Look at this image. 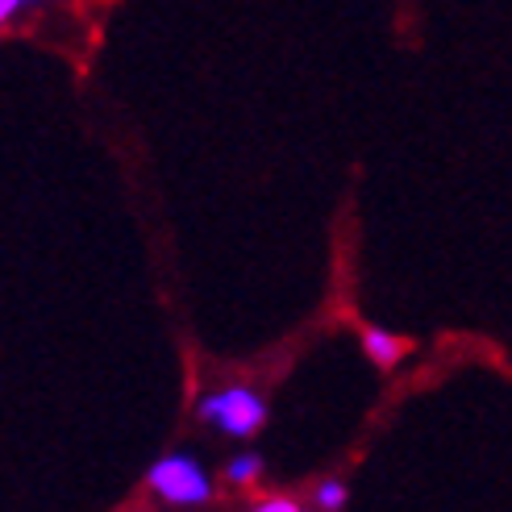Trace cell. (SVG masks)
<instances>
[{"label": "cell", "instance_id": "2", "mask_svg": "<svg viewBox=\"0 0 512 512\" xmlns=\"http://www.w3.org/2000/svg\"><path fill=\"white\" fill-rule=\"evenodd\" d=\"M200 413L213 417L225 433H234V438H246V433H254V429L263 425V400L254 396V392H246V388H234V392H225V396L204 400Z\"/></svg>", "mask_w": 512, "mask_h": 512}, {"label": "cell", "instance_id": "4", "mask_svg": "<svg viewBox=\"0 0 512 512\" xmlns=\"http://www.w3.org/2000/svg\"><path fill=\"white\" fill-rule=\"evenodd\" d=\"M259 471H263V463H259V458H254V454L238 458V463H229V479H234V483H250L254 475H259Z\"/></svg>", "mask_w": 512, "mask_h": 512}, {"label": "cell", "instance_id": "6", "mask_svg": "<svg viewBox=\"0 0 512 512\" xmlns=\"http://www.w3.org/2000/svg\"><path fill=\"white\" fill-rule=\"evenodd\" d=\"M17 9H25L21 0H0V25H5L9 17H17Z\"/></svg>", "mask_w": 512, "mask_h": 512}, {"label": "cell", "instance_id": "3", "mask_svg": "<svg viewBox=\"0 0 512 512\" xmlns=\"http://www.w3.org/2000/svg\"><path fill=\"white\" fill-rule=\"evenodd\" d=\"M363 342H367V354L375 358L379 367H392L396 358L404 354V342L392 338V334H379V329H367V338H363Z\"/></svg>", "mask_w": 512, "mask_h": 512}, {"label": "cell", "instance_id": "8", "mask_svg": "<svg viewBox=\"0 0 512 512\" xmlns=\"http://www.w3.org/2000/svg\"><path fill=\"white\" fill-rule=\"evenodd\" d=\"M21 5H38V0H21Z\"/></svg>", "mask_w": 512, "mask_h": 512}, {"label": "cell", "instance_id": "7", "mask_svg": "<svg viewBox=\"0 0 512 512\" xmlns=\"http://www.w3.org/2000/svg\"><path fill=\"white\" fill-rule=\"evenodd\" d=\"M254 512H300V508H296V504H288V500H271V504L254 508Z\"/></svg>", "mask_w": 512, "mask_h": 512}, {"label": "cell", "instance_id": "1", "mask_svg": "<svg viewBox=\"0 0 512 512\" xmlns=\"http://www.w3.org/2000/svg\"><path fill=\"white\" fill-rule=\"evenodd\" d=\"M150 483H155V492L163 500H171V504H200L204 496H209V479H204V471L192 463V458H184V454L155 463Z\"/></svg>", "mask_w": 512, "mask_h": 512}, {"label": "cell", "instance_id": "5", "mask_svg": "<svg viewBox=\"0 0 512 512\" xmlns=\"http://www.w3.org/2000/svg\"><path fill=\"white\" fill-rule=\"evenodd\" d=\"M317 504H321V508H329V512L342 508V504H346V488H342V483H321Z\"/></svg>", "mask_w": 512, "mask_h": 512}]
</instances>
